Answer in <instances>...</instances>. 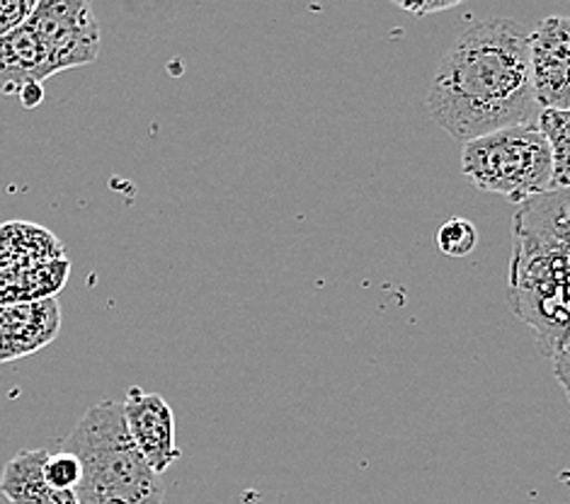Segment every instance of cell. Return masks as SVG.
<instances>
[{
    "mask_svg": "<svg viewBox=\"0 0 570 504\" xmlns=\"http://www.w3.org/2000/svg\"><path fill=\"white\" fill-rule=\"evenodd\" d=\"M532 32L510 18L469 24L444 51L428 90V112L469 144L500 129L537 125L541 107L529 61Z\"/></svg>",
    "mask_w": 570,
    "mask_h": 504,
    "instance_id": "1",
    "label": "cell"
},
{
    "mask_svg": "<svg viewBox=\"0 0 570 504\" xmlns=\"http://www.w3.org/2000/svg\"><path fill=\"white\" fill-rule=\"evenodd\" d=\"M61 448L78 456V504H163L166 485L134 444L125 405L102 401L86 411Z\"/></svg>",
    "mask_w": 570,
    "mask_h": 504,
    "instance_id": "2",
    "label": "cell"
},
{
    "mask_svg": "<svg viewBox=\"0 0 570 504\" xmlns=\"http://www.w3.org/2000/svg\"><path fill=\"white\" fill-rule=\"evenodd\" d=\"M461 168L483 192L524 204L553 189V156L537 125L493 131L464 144Z\"/></svg>",
    "mask_w": 570,
    "mask_h": 504,
    "instance_id": "3",
    "label": "cell"
},
{
    "mask_svg": "<svg viewBox=\"0 0 570 504\" xmlns=\"http://www.w3.org/2000/svg\"><path fill=\"white\" fill-rule=\"evenodd\" d=\"M27 27L45 49L49 78L100 57V24L86 0H39Z\"/></svg>",
    "mask_w": 570,
    "mask_h": 504,
    "instance_id": "4",
    "label": "cell"
},
{
    "mask_svg": "<svg viewBox=\"0 0 570 504\" xmlns=\"http://www.w3.org/2000/svg\"><path fill=\"white\" fill-rule=\"evenodd\" d=\"M532 83L541 110H570V18H544L529 37Z\"/></svg>",
    "mask_w": 570,
    "mask_h": 504,
    "instance_id": "5",
    "label": "cell"
},
{
    "mask_svg": "<svg viewBox=\"0 0 570 504\" xmlns=\"http://www.w3.org/2000/svg\"><path fill=\"white\" fill-rule=\"evenodd\" d=\"M125 419L134 444L156 475L166 473L178 463L183 452L175 446V415L168 401L158 393H146L131 386L127 393Z\"/></svg>",
    "mask_w": 570,
    "mask_h": 504,
    "instance_id": "6",
    "label": "cell"
},
{
    "mask_svg": "<svg viewBox=\"0 0 570 504\" xmlns=\"http://www.w3.org/2000/svg\"><path fill=\"white\" fill-rule=\"evenodd\" d=\"M61 330L57 298L0 306V364H10L47 347Z\"/></svg>",
    "mask_w": 570,
    "mask_h": 504,
    "instance_id": "7",
    "label": "cell"
},
{
    "mask_svg": "<svg viewBox=\"0 0 570 504\" xmlns=\"http://www.w3.org/2000/svg\"><path fill=\"white\" fill-rule=\"evenodd\" d=\"M49 78L45 49L27 22L20 30L0 37V95L20 98L27 86L45 83Z\"/></svg>",
    "mask_w": 570,
    "mask_h": 504,
    "instance_id": "8",
    "label": "cell"
},
{
    "mask_svg": "<svg viewBox=\"0 0 570 504\" xmlns=\"http://www.w3.org/2000/svg\"><path fill=\"white\" fill-rule=\"evenodd\" d=\"M63 260V243L49 228L30 221L0 226V275Z\"/></svg>",
    "mask_w": 570,
    "mask_h": 504,
    "instance_id": "9",
    "label": "cell"
},
{
    "mask_svg": "<svg viewBox=\"0 0 570 504\" xmlns=\"http://www.w3.org/2000/svg\"><path fill=\"white\" fill-rule=\"evenodd\" d=\"M71 263L53 260L37 267L3 271L0 275V306H16V304H35L45 302V298H57V294L69 281Z\"/></svg>",
    "mask_w": 570,
    "mask_h": 504,
    "instance_id": "10",
    "label": "cell"
},
{
    "mask_svg": "<svg viewBox=\"0 0 570 504\" xmlns=\"http://www.w3.org/2000/svg\"><path fill=\"white\" fill-rule=\"evenodd\" d=\"M49 452L45 448H27L18 456H12L3 475H0V493L10 504H30L49 487L45 478V463Z\"/></svg>",
    "mask_w": 570,
    "mask_h": 504,
    "instance_id": "11",
    "label": "cell"
},
{
    "mask_svg": "<svg viewBox=\"0 0 570 504\" xmlns=\"http://www.w3.org/2000/svg\"><path fill=\"white\" fill-rule=\"evenodd\" d=\"M537 127L551 146L553 189H563L570 185V110H541Z\"/></svg>",
    "mask_w": 570,
    "mask_h": 504,
    "instance_id": "12",
    "label": "cell"
},
{
    "mask_svg": "<svg viewBox=\"0 0 570 504\" xmlns=\"http://www.w3.org/2000/svg\"><path fill=\"white\" fill-rule=\"evenodd\" d=\"M438 245L446 257H466L479 245V228L466 219H450L438 234Z\"/></svg>",
    "mask_w": 570,
    "mask_h": 504,
    "instance_id": "13",
    "label": "cell"
},
{
    "mask_svg": "<svg viewBox=\"0 0 570 504\" xmlns=\"http://www.w3.org/2000/svg\"><path fill=\"white\" fill-rule=\"evenodd\" d=\"M45 478L51 487L57 490H73L80 485V478H83V466L76 454L66 452V448H59L57 454H49L45 463Z\"/></svg>",
    "mask_w": 570,
    "mask_h": 504,
    "instance_id": "14",
    "label": "cell"
},
{
    "mask_svg": "<svg viewBox=\"0 0 570 504\" xmlns=\"http://www.w3.org/2000/svg\"><path fill=\"white\" fill-rule=\"evenodd\" d=\"M35 8L37 0H0V37L20 30Z\"/></svg>",
    "mask_w": 570,
    "mask_h": 504,
    "instance_id": "15",
    "label": "cell"
},
{
    "mask_svg": "<svg viewBox=\"0 0 570 504\" xmlns=\"http://www.w3.org/2000/svg\"><path fill=\"white\" fill-rule=\"evenodd\" d=\"M551 362H553V374L559 378V384L566 391V398L570 403V343L561 345L551 354Z\"/></svg>",
    "mask_w": 570,
    "mask_h": 504,
    "instance_id": "16",
    "label": "cell"
},
{
    "mask_svg": "<svg viewBox=\"0 0 570 504\" xmlns=\"http://www.w3.org/2000/svg\"><path fill=\"white\" fill-rule=\"evenodd\" d=\"M396 6H399L401 10H405V12H413V16L428 18V16H434V12L456 8L459 0H444V3H403V0H399Z\"/></svg>",
    "mask_w": 570,
    "mask_h": 504,
    "instance_id": "17",
    "label": "cell"
},
{
    "mask_svg": "<svg viewBox=\"0 0 570 504\" xmlns=\"http://www.w3.org/2000/svg\"><path fill=\"white\" fill-rule=\"evenodd\" d=\"M20 102L27 107V110H35L45 102V86L42 83H35V86H27L20 92Z\"/></svg>",
    "mask_w": 570,
    "mask_h": 504,
    "instance_id": "18",
    "label": "cell"
}]
</instances>
